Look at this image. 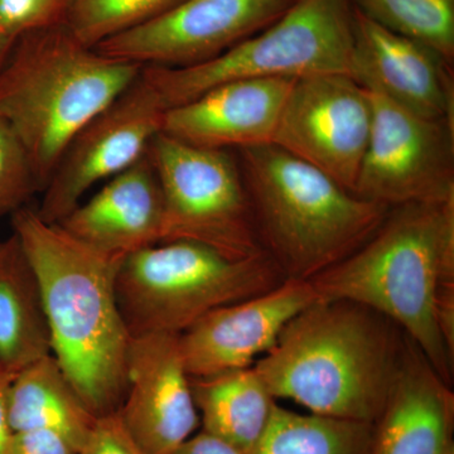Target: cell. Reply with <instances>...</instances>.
<instances>
[{"label":"cell","instance_id":"ba28073f","mask_svg":"<svg viewBox=\"0 0 454 454\" xmlns=\"http://www.w3.org/2000/svg\"><path fill=\"white\" fill-rule=\"evenodd\" d=\"M162 192V241L207 245L232 258L265 252L239 162L160 131L146 151Z\"/></svg>","mask_w":454,"mask_h":454},{"label":"cell","instance_id":"4dcf8cb0","mask_svg":"<svg viewBox=\"0 0 454 454\" xmlns=\"http://www.w3.org/2000/svg\"><path fill=\"white\" fill-rule=\"evenodd\" d=\"M16 42L9 41L8 38L3 37L0 35V70H2L3 65L7 61L9 53H11L12 49H13V44Z\"/></svg>","mask_w":454,"mask_h":454},{"label":"cell","instance_id":"8992f818","mask_svg":"<svg viewBox=\"0 0 454 454\" xmlns=\"http://www.w3.org/2000/svg\"><path fill=\"white\" fill-rule=\"evenodd\" d=\"M286 279L267 252L232 258L193 241H162L121 260L116 295L131 337L181 334L211 310Z\"/></svg>","mask_w":454,"mask_h":454},{"label":"cell","instance_id":"44dd1931","mask_svg":"<svg viewBox=\"0 0 454 454\" xmlns=\"http://www.w3.org/2000/svg\"><path fill=\"white\" fill-rule=\"evenodd\" d=\"M202 430L247 454L267 429L276 399L254 367L193 379Z\"/></svg>","mask_w":454,"mask_h":454},{"label":"cell","instance_id":"52a82bcc","mask_svg":"<svg viewBox=\"0 0 454 454\" xmlns=\"http://www.w3.org/2000/svg\"><path fill=\"white\" fill-rule=\"evenodd\" d=\"M351 0H297L277 22L208 61L187 67L143 66L167 110L238 80L349 74L354 53Z\"/></svg>","mask_w":454,"mask_h":454},{"label":"cell","instance_id":"d6986e66","mask_svg":"<svg viewBox=\"0 0 454 454\" xmlns=\"http://www.w3.org/2000/svg\"><path fill=\"white\" fill-rule=\"evenodd\" d=\"M12 432L49 430L82 453L98 418L52 355L16 372L8 394Z\"/></svg>","mask_w":454,"mask_h":454},{"label":"cell","instance_id":"277c9868","mask_svg":"<svg viewBox=\"0 0 454 454\" xmlns=\"http://www.w3.org/2000/svg\"><path fill=\"white\" fill-rule=\"evenodd\" d=\"M66 25L18 38L0 70V116L25 146L41 192L77 133L138 79Z\"/></svg>","mask_w":454,"mask_h":454},{"label":"cell","instance_id":"ffe728a7","mask_svg":"<svg viewBox=\"0 0 454 454\" xmlns=\"http://www.w3.org/2000/svg\"><path fill=\"white\" fill-rule=\"evenodd\" d=\"M51 355L40 280L16 235L0 241V363L18 372Z\"/></svg>","mask_w":454,"mask_h":454},{"label":"cell","instance_id":"7a4b0ae2","mask_svg":"<svg viewBox=\"0 0 454 454\" xmlns=\"http://www.w3.org/2000/svg\"><path fill=\"white\" fill-rule=\"evenodd\" d=\"M406 334L363 304L318 298L253 367L274 399L309 413L373 424L403 365Z\"/></svg>","mask_w":454,"mask_h":454},{"label":"cell","instance_id":"7c38bea8","mask_svg":"<svg viewBox=\"0 0 454 454\" xmlns=\"http://www.w3.org/2000/svg\"><path fill=\"white\" fill-rule=\"evenodd\" d=\"M297 0H182L95 47L142 66L187 67L220 56L277 22Z\"/></svg>","mask_w":454,"mask_h":454},{"label":"cell","instance_id":"2e32d148","mask_svg":"<svg viewBox=\"0 0 454 454\" xmlns=\"http://www.w3.org/2000/svg\"><path fill=\"white\" fill-rule=\"evenodd\" d=\"M294 79L238 80L167 110L163 133L201 148L273 145Z\"/></svg>","mask_w":454,"mask_h":454},{"label":"cell","instance_id":"4fadbf2b","mask_svg":"<svg viewBox=\"0 0 454 454\" xmlns=\"http://www.w3.org/2000/svg\"><path fill=\"white\" fill-rule=\"evenodd\" d=\"M317 300L309 280L286 279L270 291L211 310L179 334L188 375L211 378L252 367L277 345L284 327Z\"/></svg>","mask_w":454,"mask_h":454},{"label":"cell","instance_id":"f1b7e54d","mask_svg":"<svg viewBox=\"0 0 454 454\" xmlns=\"http://www.w3.org/2000/svg\"><path fill=\"white\" fill-rule=\"evenodd\" d=\"M173 454H244L226 442L201 430L187 439Z\"/></svg>","mask_w":454,"mask_h":454},{"label":"cell","instance_id":"5b68a950","mask_svg":"<svg viewBox=\"0 0 454 454\" xmlns=\"http://www.w3.org/2000/svg\"><path fill=\"white\" fill-rule=\"evenodd\" d=\"M239 155L260 244L286 279H313L348 258L390 210L279 146H252Z\"/></svg>","mask_w":454,"mask_h":454},{"label":"cell","instance_id":"83f0119b","mask_svg":"<svg viewBox=\"0 0 454 454\" xmlns=\"http://www.w3.org/2000/svg\"><path fill=\"white\" fill-rule=\"evenodd\" d=\"M5 454H80L64 438L49 430L14 432Z\"/></svg>","mask_w":454,"mask_h":454},{"label":"cell","instance_id":"30bf717a","mask_svg":"<svg viewBox=\"0 0 454 454\" xmlns=\"http://www.w3.org/2000/svg\"><path fill=\"white\" fill-rule=\"evenodd\" d=\"M167 107L140 71L121 97L98 113L71 140L49 184L38 215L59 223L95 184L109 181L140 158L163 129Z\"/></svg>","mask_w":454,"mask_h":454},{"label":"cell","instance_id":"603a6c76","mask_svg":"<svg viewBox=\"0 0 454 454\" xmlns=\"http://www.w3.org/2000/svg\"><path fill=\"white\" fill-rule=\"evenodd\" d=\"M358 13L387 31L454 61V0H351Z\"/></svg>","mask_w":454,"mask_h":454},{"label":"cell","instance_id":"e0dca14e","mask_svg":"<svg viewBox=\"0 0 454 454\" xmlns=\"http://www.w3.org/2000/svg\"><path fill=\"white\" fill-rule=\"evenodd\" d=\"M454 394L406 336L395 384L372 424L370 454L454 453Z\"/></svg>","mask_w":454,"mask_h":454},{"label":"cell","instance_id":"3957f363","mask_svg":"<svg viewBox=\"0 0 454 454\" xmlns=\"http://www.w3.org/2000/svg\"><path fill=\"white\" fill-rule=\"evenodd\" d=\"M309 282L321 300L355 301L387 317L452 387L454 355L435 306L438 291L454 288V201L390 207L365 244Z\"/></svg>","mask_w":454,"mask_h":454},{"label":"cell","instance_id":"4316f807","mask_svg":"<svg viewBox=\"0 0 454 454\" xmlns=\"http://www.w3.org/2000/svg\"><path fill=\"white\" fill-rule=\"evenodd\" d=\"M80 454H148L130 437L118 413L98 418Z\"/></svg>","mask_w":454,"mask_h":454},{"label":"cell","instance_id":"ac0fdd59","mask_svg":"<svg viewBox=\"0 0 454 454\" xmlns=\"http://www.w3.org/2000/svg\"><path fill=\"white\" fill-rule=\"evenodd\" d=\"M163 200L148 154L106 182L59 225L82 243L114 256L162 243Z\"/></svg>","mask_w":454,"mask_h":454},{"label":"cell","instance_id":"d6a6232c","mask_svg":"<svg viewBox=\"0 0 454 454\" xmlns=\"http://www.w3.org/2000/svg\"><path fill=\"white\" fill-rule=\"evenodd\" d=\"M452 454H454V453H452Z\"/></svg>","mask_w":454,"mask_h":454},{"label":"cell","instance_id":"9a60e30c","mask_svg":"<svg viewBox=\"0 0 454 454\" xmlns=\"http://www.w3.org/2000/svg\"><path fill=\"white\" fill-rule=\"evenodd\" d=\"M450 67L434 51L382 28L355 9L349 76L367 91L426 118L453 121Z\"/></svg>","mask_w":454,"mask_h":454},{"label":"cell","instance_id":"5bb4252c","mask_svg":"<svg viewBox=\"0 0 454 454\" xmlns=\"http://www.w3.org/2000/svg\"><path fill=\"white\" fill-rule=\"evenodd\" d=\"M118 414L148 454H173L195 434L201 420L179 334L131 337L127 391Z\"/></svg>","mask_w":454,"mask_h":454},{"label":"cell","instance_id":"8fae6325","mask_svg":"<svg viewBox=\"0 0 454 454\" xmlns=\"http://www.w3.org/2000/svg\"><path fill=\"white\" fill-rule=\"evenodd\" d=\"M372 125L369 91L349 74L295 80L273 145L354 193Z\"/></svg>","mask_w":454,"mask_h":454},{"label":"cell","instance_id":"6da1fadb","mask_svg":"<svg viewBox=\"0 0 454 454\" xmlns=\"http://www.w3.org/2000/svg\"><path fill=\"white\" fill-rule=\"evenodd\" d=\"M12 225L40 280L51 355L95 417L118 413L131 340L116 295L124 258L82 243L28 207L12 215Z\"/></svg>","mask_w":454,"mask_h":454},{"label":"cell","instance_id":"1f68e13d","mask_svg":"<svg viewBox=\"0 0 454 454\" xmlns=\"http://www.w3.org/2000/svg\"><path fill=\"white\" fill-rule=\"evenodd\" d=\"M0 370H3L2 363H0Z\"/></svg>","mask_w":454,"mask_h":454},{"label":"cell","instance_id":"484cf974","mask_svg":"<svg viewBox=\"0 0 454 454\" xmlns=\"http://www.w3.org/2000/svg\"><path fill=\"white\" fill-rule=\"evenodd\" d=\"M70 0H0V35L16 42L28 33L65 25Z\"/></svg>","mask_w":454,"mask_h":454},{"label":"cell","instance_id":"f546056e","mask_svg":"<svg viewBox=\"0 0 454 454\" xmlns=\"http://www.w3.org/2000/svg\"><path fill=\"white\" fill-rule=\"evenodd\" d=\"M16 372L9 370H0V454H5V450L11 439L12 432L8 418V394L12 381Z\"/></svg>","mask_w":454,"mask_h":454},{"label":"cell","instance_id":"9c48e42d","mask_svg":"<svg viewBox=\"0 0 454 454\" xmlns=\"http://www.w3.org/2000/svg\"><path fill=\"white\" fill-rule=\"evenodd\" d=\"M372 125L355 195L387 207L454 201V122L369 91Z\"/></svg>","mask_w":454,"mask_h":454},{"label":"cell","instance_id":"7402d4cb","mask_svg":"<svg viewBox=\"0 0 454 454\" xmlns=\"http://www.w3.org/2000/svg\"><path fill=\"white\" fill-rule=\"evenodd\" d=\"M372 439V424L295 413L276 404L247 454H370Z\"/></svg>","mask_w":454,"mask_h":454},{"label":"cell","instance_id":"cb8c5ba5","mask_svg":"<svg viewBox=\"0 0 454 454\" xmlns=\"http://www.w3.org/2000/svg\"><path fill=\"white\" fill-rule=\"evenodd\" d=\"M182 0H70L66 27L89 47L130 31Z\"/></svg>","mask_w":454,"mask_h":454},{"label":"cell","instance_id":"d4e9b609","mask_svg":"<svg viewBox=\"0 0 454 454\" xmlns=\"http://www.w3.org/2000/svg\"><path fill=\"white\" fill-rule=\"evenodd\" d=\"M38 191L40 184L25 146L0 116V216L25 207Z\"/></svg>","mask_w":454,"mask_h":454}]
</instances>
